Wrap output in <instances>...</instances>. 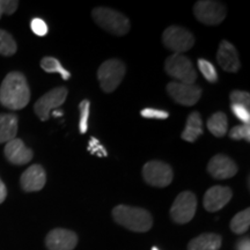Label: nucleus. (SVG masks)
Returning <instances> with one entry per match:
<instances>
[{
    "instance_id": "obj_1",
    "label": "nucleus",
    "mask_w": 250,
    "mask_h": 250,
    "mask_svg": "<svg viewBox=\"0 0 250 250\" xmlns=\"http://www.w3.org/2000/svg\"><path fill=\"white\" fill-rule=\"evenodd\" d=\"M30 101V88L21 72H9L0 86V103L11 110H20Z\"/></svg>"
},
{
    "instance_id": "obj_2",
    "label": "nucleus",
    "mask_w": 250,
    "mask_h": 250,
    "mask_svg": "<svg viewBox=\"0 0 250 250\" xmlns=\"http://www.w3.org/2000/svg\"><path fill=\"white\" fill-rule=\"evenodd\" d=\"M112 217L117 224L133 232H147L153 226L151 213L140 208L118 205L112 210Z\"/></svg>"
},
{
    "instance_id": "obj_3",
    "label": "nucleus",
    "mask_w": 250,
    "mask_h": 250,
    "mask_svg": "<svg viewBox=\"0 0 250 250\" xmlns=\"http://www.w3.org/2000/svg\"><path fill=\"white\" fill-rule=\"evenodd\" d=\"M92 15L98 26L112 35L123 36L129 33L131 27L130 20L121 12L108 7H96Z\"/></svg>"
},
{
    "instance_id": "obj_4",
    "label": "nucleus",
    "mask_w": 250,
    "mask_h": 250,
    "mask_svg": "<svg viewBox=\"0 0 250 250\" xmlns=\"http://www.w3.org/2000/svg\"><path fill=\"white\" fill-rule=\"evenodd\" d=\"M125 71V64L120 59L112 58L102 62L98 70V79L103 92H114L123 80Z\"/></svg>"
},
{
    "instance_id": "obj_5",
    "label": "nucleus",
    "mask_w": 250,
    "mask_h": 250,
    "mask_svg": "<svg viewBox=\"0 0 250 250\" xmlns=\"http://www.w3.org/2000/svg\"><path fill=\"white\" fill-rule=\"evenodd\" d=\"M166 72L179 83L193 85L197 79V72L189 58L183 55L173 54L166 59Z\"/></svg>"
},
{
    "instance_id": "obj_6",
    "label": "nucleus",
    "mask_w": 250,
    "mask_h": 250,
    "mask_svg": "<svg viewBox=\"0 0 250 250\" xmlns=\"http://www.w3.org/2000/svg\"><path fill=\"white\" fill-rule=\"evenodd\" d=\"M162 43L174 54L181 55L189 51L195 44L193 35L186 28L180 26H170L165 30L162 35Z\"/></svg>"
},
{
    "instance_id": "obj_7",
    "label": "nucleus",
    "mask_w": 250,
    "mask_h": 250,
    "mask_svg": "<svg viewBox=\"0 0 250 250\" xmlns=\"http://www.w3.org/2000/svg\"><path fill=\"white\" fill-rule=\"evenodd\" d=\"M197 211V197L191 191H183L176 197L170 208V217L176 224L191 221Z\"/></svg>"
},
{
    "instance_id": "obj_8",
    "label": "nucleus",
    "mask_w": 250,
    "mask_h": 250,
    "mask_svg": "<svg viewBox=\"0 0 250 250\" xmlns=\"http://www.w3.org/2000/svg\"><path fill=\"white\" fill-rule=\"evenodd\" d=\"M193 13L197 20L208 26H218L226 18V7L218 1L202 0L193 6Z\"/></svg>"
},
{
    "instance_id": "obj_9",
    "label": "nucleus",
    "mask_w": 250,
    "mask_h": 250,
    "mask_svg": "<svg viewBox=\"0 0 250 250\" xmlns=\"http://www.w3.org/2000/svg\"><path fill=\"white\" fill-rule=\"evenodd\" d=\"M67 94L68 90L66 87H56L37 100L34 105V110L40 120L43 122L48 121L51 111L61 107L62 103L66 101Z\"/></svg>"
},
{
    "instance_id": "obj_10",
    "label": "nucleus",
    "mask_w": 250,
    "mask_h": 250,
    "mask_svg": "<svg viewBox=\"0 0 250 250\" xmlns=\"http://www.w3.org/2000/svg\"><path fill=\"white\" fill-rule=\"evenodd\" d=\"M143 177L149 186L165 188L173 181V169L168 164L162 161H148L143 167Z\"/></svg>"
},
{
    "instance_id": "obj_11",
    "label": "nucleus",
    "mask_w": 250,
    "mask_h": 250,
    "mask_svg": "<svg viewBox=\"0 0 250 250\" xmlns=\"http://www.w3.org/2000/svg\"><path fill=\"white\" fill-rule=\"evenodd\" d=\"M167 90L175 102L186 105V107L196 104L202 96V88L195 83L189 85V83L173 81V83H168Z\"/></svg>"
},
{
    "instance_id": "obj_12",
    "label": "nucleus",
    "mask_w": 250,
    "mask_h": 250,
    "mask_svg": "<svg viewBox=\"0 0 250 250\" xmlns=\"http://www.w3.org/2000/svg\"><path fill=\"white\" fill-rule=\"evenodd\" d=\"M77 243V234L64 228H55L45 237V246L49 250H73Z\"/></svg>"
},
{
    "instance_id": "obj_13",
    "label": "nucleus",
    "mask_w": 250,
    "mask_h": 250,
    "mask_svg": "<svg viewBox=\"0 0 250 250\" xmlns=\"http://www.w3.org/2000/svg\"><path fill=\"white\" fill-rule=\"evenodd\" d=\"M208 171L215 180H227L235 176L237 173V166L228 156L217 154L208 162Z\"/></svg>"
},
{
    "instance_id": "obj_14",
    "label": "nucleus",
    "mask_w": 250,
    "mask_h": 250,
    "mask_svg": "<svg viewBox=\"0 0 250 250\" xmlns=\"http://www.w3.org/2000/svg\"><path fill=\"white\" fill-rule=\"evenodd\" d=\"M233 197V191L228 187L215 186L208 190L203 199L206 211L217 212L226 206Z\"/></svg>"
},
{
    "instance_id": "obj_15",
    "label": "nucleus",
    "mask_w": 250,
    "mask_h": 250,
    "mask_svg": "<svg viewBox=\"0 0 250 250\" xmlns=\"http://www.w3.org/2000/svg\"><path fill=\"white\" fill-rule=\"evenodd\" d=\"M46 183V174L44 168L40 165L30 166L23 171L20 177V184L23 191L35 192L44 188Z\"/></svg>"
},
{
    "instance_id": "obj_16",
    "label": "nucleus",
    "mask_w": 250,
    "mask_h": 250,
    "mask_svg": "<svg viewBox=\"0 0 250 250\" xmlns=\"http://www.w3.org/2000/svg\"><path fill=\"white\" fill-rule=\"evenodd\" d=\"M5 158L12 165L22 166L31 161L34 153L30 148H28L21 139L15 138L6 144L4 149Z\"/></svg>"
},
{
    "instance_id": "obj_17",
    "label": "nucleus",
    "mask_w": 250,
    "mask_h": 250,
    "mask_svg": "<svg viewBox=\"0 0 250 250\" xmlns=\"http://www.w3.org/2000/svg\"><path fill=\"white\" fill-rule=\"evenodd\" d=\"M217 61L221 68L226 72H237L240 68V58L237 50L228 41H221L218 48Z\"/></svg>"
},
{
    "instance_id": "obj_18",
    "label": "nucleus",
    "mask_w": 250,
    "mask_h": 250,
    "mask_svg": "<svg viewBox=\"0 0 250 250\" xmlns=\"http://www.w3.org/2000/svg\"><path fill=\"white\" fill-rule=\"evenodd\" d=\"M19 118L14 114H0V144L17 138Z\"/></svg>"
},
{
    "instance_id": "obj_19",
    "label": "nucleus",
    "mask_w": 250,
    "mask_h": 250,
    "mask_svg": "<svg viewBox=\"0 0 250 250\" xmlns=\"http://www.w3.org/2000/svg\"><path fill=\"white\" fill-rule=\"evenodd\" d=\"M221 247V236L214 233L201 234L188 245V250H219Z\"/></svg>"
},
{
    "instance_id": "obj_20",
    "label": "nucleus",
    "mask_w": 250,
    "mask_h": 250,
    "mask_svg": "<svg viewBox=\"0 0 250 250\" xmlns=\"http://www.w3.org/2000/svg\"><path fill=\"white\" fill-rule=\"evenodd\" d=\"M203 134V122L202 116L199 112L193 111L189 115L187 120L186 127H184L182 134L183 140H186L188 143H193L199 138Z\"/></svg>"
},
{
    "instance_id": "obj_21",
    "label": "nucleus",
    "mask_w": 250,
    "mask_h": 250,
    "mask_svg": "<svg viewBox=\"0 0 250 250\" xmlns=\"http://www.w3.org/2000/svg\"><path fill=\"white\" fill-rule=\"evenodd\" d=\"M208 129L215 137H224L228 130V118L226 114L219 111L212 115L208 121Z\"/></svg>"
},
{
    "instance_id": "obj_22",
    "label": "nucleus",
    "mask_w": 250,
    "mask_h": 250,
    "mask_svg": "<svg viewBox=\"0 0 250 250\" xmlns=\"http://www.w3.org/2000/svg\"><path fill=\"white\" fill-rule=\"evenodd\" d=\"M41 67L46 73H58L64 80H68L71 78V73L66 68L62 67L61 62L54 57H43L41 61Z\"/></svg>"
},
{
    "instance_id": "obj_23",
    "label": "nucleus",
    "mask_w": 250,
    "mask_h": 250,
    "mask_svg": "<svg viewBox=\"0 0 250 250\" xmlns=\"http://www.w3.org/2000/svg\"><path fill=\"white\" fill-rule=\"evenodd\" d=\"M250 226V210L246 208L235 214L230 221V229L235 234H245Z\"/></svg>"
},
{
    "instance_id": "obj_24",
    "label": "nucleus",
    "mask_w": 250,
    "mask_h": 250,
    "mask_svg": "<svg viewBox=\"0 0 250 250\" xmlns=\"http://www.w3.org/2000/svg\"><path fill=\"white\" fill-rule=\"evenodd\" d=\"M17 50V42L14 41L13 36L6 30L0 29V55L9 57V56L15 55Z\"/></svg>"
},
{
    "instance_id": "obj_25",
    "label": "nucleus",
    "mask_w": 250,
    "mask_h": 250,
    "mask_svg": "<svg viewBox=\"0 0 250 250\" xmlns=\"http://www.w3.org/2000/svg\"><path fill=\"white\" fill-rule=\"evenodd\" d=\"M198 67L199 70H201L202 74L204 76V78L206 80L208 81V83H217L218 81V73H217V70H215V67L213 66V64L210 62L208 61H206V59H198Z\"/></svg>"
},
{
    "instance_id": "obj_26",
    "label": "nucleus",
    "mask_w": 250,
    "mask_h": 250,
    "mask_svg": "<svg viewBox=\"0 0 250 250\" xmlns=\"http://www.w3.org/2000/svg\"><path fill=\"white\" fill-rule=\"evenodd\" d=\"M89 110H90V102L88 100H83L79 104V130L83 134H85L88 130V118H89Z\"/></svg>"
},
{
    "instance_id": "obj_27",
    "label": "nucleus",
    "mask_w": 250,
    "mask_h": 250,
    "mask_svg": "<svg viewBox=\"0 0 250 250\" xmlns=\"http://www.w3.org/2000/svg\"><path fill=\"white\" fill-rule=\"evenodd\" d=\"M229 137L234 140L246 139L247 142H250V126L249 124L236 125L229 131Z\"/></svg>"
},
{
    "instance_id": "obj_28",
    "label": "nucleus",
    "mask_w": 250,
    "mask_h": 250,
    "mask_svg": "<svg viewBox=\"0 0 250 250\" xmlns=\"http://www.w3.org/2000/svg\"><path fill=\"white\" fill-rule=\"evenodd\" d=\"M230 101L232 104L243 105V107L249 108L250 105V94L243 90H234L230 93Z\"/></svg>"
},
{
    "instance_id": "obj_29",
    "label": "nucleus",
    "mask_w": 250,
    "mask_h": 250,
    "mask_svg": "<svg viewBox=\"0 0 250 250\" xmlns=\"http://www.w3.org/2000/svg\"><path fill=\"white\" fill-rule=\"evenodd\" d=\"M140 114H142V116L144 118H153V120H166V118L169 117V114L166 110H160V109L153 108L143 109Z\"/></svg>"
},
{
    "instance_id": "obj_30",
    "label": "nucleus",
    "mask_w": 250,
    "mask_h": 250,
    "mask_svg": "<svg viewBox=\"0 0 250 250\" xmlns=\"http://www.w3.org/2000/svg\"><path fill=\"white\" fill-rule=\"evenodd\" d=\"M232 112L234 114L237 120H240L243 124H249L250 122V112L249 108L243 107V105H237V104H232Z\"/></svg>"
},
{
    "instance_id": "obj_31",
    "label": "nucleus",
    "mask_w": 250,
    "mask_h": 250,
    "mask_svg": "<svg viewBox=\"0 0 250 250\" xmlns=\"http://www.w3.org/2000/svg\"><path fill=\"white\" fill-rule=\"evenodd\" d=\"M30 28L33 30V33L37 36H45L48 34V26L42 19L35 18L31 20L30 22Z\"/></svg>"
},
{
    "instance_id": "obj_32",
    "label": "nucleus",
    "mask_w": 250,
    "mask_h": 250,
    "mask_svg": "<svg viewBox=\"0 0 250 250\" xmlns=\"http://www.w3.org/2000/svg\"><path fill=\"white\" fill-rule=\"evenodd\" d=\"M19 1L17 0H0V19L2 14L11 15L18 9Z\"/></svg>"
},
{
    "instance_id": "obj_33",
    "label": "nucleus",
    "mask_w": 250,
    "mask_h": 250,
    "mask_svg": "<svg viewBox=\"0 0 250 250\" xmlns=\"http://www.w3.org/2000/svg\"><path fill=\"white\" fill-rule=\"evenodd\" d=\"M236 250H250V241L249 237H243L236 243Z\"/></svg>"
},
{
    "instance_id": "obj_34",
    "label": "nucleus",
    "mask_w": 250,
    "mask_h": 250,
    "mask_svg": "<svg viewBox=\"0 0 250 250\" xmlns=\"http://www.w3.org/2000/svg\"><path fill=\"white\" fill-rule=\"evenodd\" d=\"M6 197H7V188H6L5 183L0 179V204L5 202Z\"/></svg>"
},
{
    "instance_id": "obj_35",
    "label": "nucleus",
    "mask_w": 250,
    "mask_h": 250,
    "mask_svg": "<svg viewBox=\"0 0 250 250\" xmlns=\"http://www.w3.org/2000/svg\"><path fill=\"white\" fill-rule=\"evenodd\" d=\"M152 250H159L158 248H156V247H153V248H152Z\"/></svg>"
}]
</instances>
